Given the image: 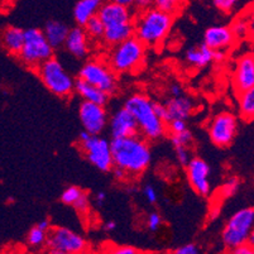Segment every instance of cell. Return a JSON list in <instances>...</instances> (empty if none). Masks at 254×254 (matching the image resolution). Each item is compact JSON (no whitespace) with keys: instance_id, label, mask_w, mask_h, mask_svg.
<instances>
[{"instance_id":"obj_13","label":"cell","mask_w":254,"mask_h":254,"mask_svg":"<svg viewBox=\"0 0 254 254\" xmlns=\"http://www.w3.org/2000/svg\"><path fill=\"white\" fill-rule=\"evenodd\" d=\"M210 166L206 161L200 157H195L186 166V176L189 184L196 193L201 196H207L211 191L210 184Z\"/></svg>"},{"instance_id":"obj_42","label":"cell","mask_w":254,"mask_h":254,"mask_svg":"<svg viewBox=\"0 0 254 254\" xmlns=\"http://www.w3.org/2000/svg\"><path fill=\"white\" fill-rule=\"evenodd\" d=\"M246 17L247 19H248L249 31H251L249 37H251L252 39H254V4L248 9V11L246 13Z\"/></svg>"},{"instance_id":"obj_30","label":"cell","mask_w":254,"mask_h":254,"mask_svg":"<svg viewBox=\"0 0 254 254\" xmlns=\"http://www.w3.org/2000/svg\"><path fill=\"white\" fill-rule=\"evenodd\" d=\"M84 193L85 192L81 189H78V187L76 186H70L61 193V201L64 202V205H72L73 206V205L82 197Z\"/></svg>"},{"instance_id":"obj_29","label":"cell","mask_w":254,"mask_h":254,"mask_svg":"<svg viewBox=\"0 0 254 254\" xmlns=\"http://www.w3.org/2000/svg\"><path fill=\"white\" fill-rule=\"evenodd\" d=\"M230 28H232V32L237 41L247 38V37H249V34H251V31H249V23L246 14L240 15L239 18H237V19L232 23Z\"/></svg>"},{"instance_id":"obj_27","label":"cell","mask_w":254,"mask_h":254,"mask_svg":"<svg viewBox=\"0 0 254 254\" xmlns=\"http://www.w3.org/2000/svg\"><path fill=\"white\" fill-rule=\"evenodd\" d=\"M84 28L86 31L87 36L91 39H94V41H100V39L104 38L105 24H104L99 15H95L91 19H89V22L84 25Z\"/></svg>"},{"instance_id":"obj_49","label":"cell","mask_w":254,"mask_h":254,"mask_svg":"<svg viewBox=\"0 0 254 254\" xmlns=\"http://www.w3.org/2000/svg\"><path fill=\"white\" fill-rule=\"evenodd\" d=\"M113 1L120 4V5H124V6H128V8H131L133 5H135V1H137V0H113Z\"/></svg>"},{"instance_id":"obj_15","label":"cell","mask_w":254,"mask_h":254,"mask_svg":"<svg viewBox=\"0 0 254 254\" xmlns=\"http://www.w3.org/2000/svg\"><path fill=\"white\" fill-rule=\"evenodd\" d=\"M233 86L238 94L254 86V55H244L235 64Z\"/></svg>"},{"instance_id":"obj_44","label":"cell","mask_w":254,"mask_h":254,"mask_svg":"<svg viewBox=\"0 0 254 254\" xmlns=\"http://www.w3.org/2000/svg\"><path fill=\"white\" fill-rule=\"evenodd\" d=\"M112 171L115 179L119 180V181H123V180H127L129 177L128 172L126 170H123L122 167H118V166H114Z\"/></svg>"},{"instance_id":"obj_14","label":"cell","mask_w":254,"mask_h":254,"mask_svg":"<svg viewBox=\"0 0 254 254\" xmlns=\"http://www.w3.org/2000/svg\"><path fill=\"white\" fill-rule=\"evenodd\" d=\"M110 133L113 138L129 137L139 134V127L134 115L131 114L126 106L118 109L109 119Z\"/></svg>"},{"instance_id":"obj_6","label":"cell","mask_w":254,"mask_h":254,"mask_svg":"<svg viewBox=\"0 0 254 254\" xmlns=\"http://www.w3.org/2000/svg\"><path fill=\"white\" fill-rule=\"evenodd\" d=\"M254 229V207H244L238 210L226 221L221 233V242L230 252L248 242L252 230Z\"/></svg>"},{"instance_id":"obj_26","label":"cell","mask_w":254,"mask_h":254,"mask_svg":"<svg viewBox=\"0 0 254 254\" xmlns=\"http://www.w3.org/2000/svg\"><path fill=\"white\" fill-rule=\"evenodd\" d=\"M239 113L247 120L254 119V86L239 94Z\"/></svg>"},{"instance_id":"obj_20","label":"cell","mask_w":254,"mask_h":254,"mask_svg":"<svg viewBox=\"0 0 254 254\" xmlns=\"http://www.w3.org/2000/svg\"><path fill=\"white\" fill-rule=\"evenodd\" d=\"M75 91L82 100L90 101V103L100 104V105H106V103L109 101L110 95L104 90L99 89L95 85L90 84V82L85 81L82 78L78 77L76 80L75 84Z\"/></svg>"},{"instance_id":"obj_24","label":"cell","mask_w":254,"mask_h":254,"mask_svg":"<svg viewBox=\"0 0 254 254\" xmlns=\"http://www.w3.org/2000/svg\"><path fill=\"white\" fill-rule=\"evenodd\" d=\"M43 32H45L51 46L55 50H57V48H61L64 46L70 28L64 22H60V20H48L46 23Z\"/></svg>"},{"instance_id":"obj_23","label":"cell","mask_w":254,"mask_h":254,"mask_svg":"<svg viewBox=\"0 0 254 254\" xmlns=\"http://www.w3.org/2000/svg\"><path fill=\"white\" fill-rule=\"evenodd\" d=\"M185 59H186L187 64H191L192 67L204 68L210 62L214 61V50L202 43L200 46L189 48L185 53Z\"/></svg>"},{"instance_id":"obj_48","label":"cell","mask_w":254,"mask_h":254,"mask_svg":"<svg viewBox=\"0 0 254 254\" xmlns=\"http://www.w3.org/2000/svg\"><path fill=\"white\" fill-rule=\"evenodd\" d=\"M115 229H117V223L113 220L108 221V223H105V225H104V230H105L106 233H112L114 232Z\"/></svg>"},{"instance_id":"obj_28","label":"cell","mask_w":254,"mask_h":254,"mask_svg":"<svg viewBox=\"0 0 254 254\" xmlns=\"http://www.w3.org/2000/svg\"><path fill=\"white\" fill-rule=\"evenodd\" d=\"M47 238H48V232L41 229L38 226H34L29 230L28 237H27V243L29 247L36 249H41L43 246L47 244Z\"/></svg>"},{"instance_id":"obj_16","label":"cell","mask_w":254,"mask_h":254,"mask_svg":"<svg viewBox=\"0 0 254 254\" xmlns=\"http://www.w3.org/2000/svg\"><path fill=\"white\" fill-rule=\"evenodd\" d=\"M98 15L106 27H113L118 24H126V23L133 22V14L130 8L115 3L113 0L105 1L101 5Z\"/></svg>"},{"instance_id":"obj_1","label":"cell","mask_w":254,"mask_h":254,"mask_svg":"<svg viewBox=\"0 0 254 254\" xmlns=\"http://www.w3.org/2000/svg\"><path fill=\"white\" fill-rule=\"evenodd\" d=\"M110 143L114 166L126 170L129 176H138L148 168L152 153L147 138L142 134L113 138Z\"/></svg>"},{"instance_id":"obj_35","label":"cell","mask_w":254,"mask_h":254,"mask_svg":"<svg viewBox=\"0 0 254 254\" xmlns=\"http://www.w3.org/2000/svg\"><path fill=\"white\" fill-rule=\"evenodd\" d=\"M238 1L239 0H212V3L216 6V9L224 11V13H230V11H233V9L235 8Z\"/></svg>"},{"instance_id":"obj_17","label":"cell","mask_w":254,"mask_h":254,"mask_svg":"<svg viewBox=\"0 0 254 254\" xmlns=\"http://www.w3.org/2000/svg\"><path fill=\"white\" fill-rule=\"evenodd\" d=\"M237 41L230 27L214 25L205 31L204 43L214 51L229 50Z\"/></svg>"},{"instance_id":"obj_47","label":"cell","mask_w":254,"mask_h":254,"mask_svg":"<svg viewBox=\"0 0 254 254\" xmlns=\"http://www.w3.org/2000/svg\"><path fill=\"white\" fill-rule=\"evenodd\" d=\"M37 226H38V228H41V229L46 230V232H50L51 230V223H50V220H47V219H43V220L39 221V223L37 224Z\"/></svg>"},{"instance_id":"obj_32","label":"cell","mask_w":254,"mask_h":254,"mask_svg":"<svg viewBox=\"0 0 254 254\" xmlns=\"http://www.w3.org/2000/svg\"><path fill=\"white\" fill-rule=\"evenodd\" d=\"M171 143H172L173 147H177V145H189L192 143V133H191L189 129L181 131V133H176V134H171Z\"/></svg>"},{"instance_id":"obj_5","label":"cell","mask_w":254,"mask_h":254,"mask_svg":"<svg viewBox=\"0 0 254 254\" xmlns=\"http://www.w3.org/2000/svg\"><path fill=\"white\" fill-rule=\"evenodd\" d=\"M41 81L52 94L60 98H68L75 91L76 80L67 72L64 64L52 57L37 68Z\"/></svg>"},{"instance_id":"obj_31","label":"cell","mask_w":254,"mask_h":254,"mask_svg":"<svg viewBox=\"0 0 254 254\" xmlns=\"http://www.w3.org/2000/svg\"><path fill=\"white\" fill-rule=\"evenodd\" d=\"M154 6L173 15L181 8V0H154Z\"/></svg>"},{"instance_id":"obj_46","label":"cell","mask_w":254,"mask_h":254,"mask_svg":"<svg viewBox=\"0 0 254 254\" xmlns=\"http://www.w3.org/2000/svg\"><path fill=\"white\" fill-rule=\"evenodd\" d=\"M113 252L117 254H138L139 253V251L135 248H133V247H118V248Z\"/></svg>"},{"instance_id":"obj_33","label":"cell","mask_w":254,"mask_h":254,"mask_svg":"<svg viewBox=\"0 0 254 254\" xmlns=\"http://www.w3.org/2000/svg\"><path fill=\"white\" fill-rule=\"evenodd\" d=\"M175 152H176L177 161L180 162V165L185 166V167H186V166L190 163L191 159H192L191 158L190 148L186 147V145H177V147H175Z\"/></svg>"},{"instance_id":"obj_41","label":"cell","mask_w":254,"mask_h":254,"mask_svg":"<svg viewBox=\"0 0 254 254\" xmlns=\"http://www.w3.org/2000/svg\"><path fill=\"white\" fill-rule=\"evenodd\" d=\"M168 94L171 95V98H177V96H182L184 94V87L179 82H173L168 87Z\"/></svg>"},{"instance_id":"obj_40","label":"cell","mask_w":254,"mask_h":254,"mask_svg":"<svg viewBox=\"0 0 254 254\" xmlns=\"http://www.w3.org/2000/svg\"><path fill=\"white\" fill-rule=\"evenodd\" d=\"M73 207L76 209V211L78 212H87L89 211V207H90V201H89V197H87L86 193L82 195V197L73 205Z\"/></svg>"},{"instance_id":"obj_52","label":"cell","mask_w":254,"mask_h":254,"mask_svg":"<svg viewBox=\"0 0 254 254\" xmlns=\"http://www.w3.org/2000/svg\"><path fill=\"white\" fill-rule=\"evenodd\" d=\"M247 243H248V244H251V247H252V248L254 249V229L252 230V233H251V235H249V238H248V242H247Z\"/></svg>"},{"instance_id":"obj_18","label":"cell","mask_w":254,"mask_h":254,"mask_svg":"<svg viewBox=\"0 0 254 254\" xmlns=\"http://www.w3.org/2000/svg\"><path fill=\"white\" fill-rule=\"evenodd\" d=\"M89 38L82 25L70 28L67 39L64 42V50L75 59H85L89 53Z\"/></svg>"},{"instance_id":"obj_25","label":"cell","mask_w":254,"mask_h":254,"mask_svg":"<svg viewBox=\"0 0 254 254\" xmlns=\"http://www.w3.org/2000/svg\"><path fill=\"white\" fill-rule=\"evenodd\" d=\"M134 36V23H126V24H118L113 27H106L105 33H104V43L108 46L119 45L124 42L126 39Z\"/></svg>"},{"instance_id":"obj_50","label":"cell","mask_w":254,"mask_h":254,"mask_svg":"<svg viewBox=\"0 0 254 254\" xmlns=\"http://www.w3.org/2000/svg\"><path fill=\"white\" fill-rule=\"evenodd\" d=\"M95 200H96V204L103 205L104 202H105V200H106V193L104 192V191H100V192L96 193Z\"/></svg>"},{"instance_id":"obj_51","label":"cell","mask_w":254,"mask_h":254,"mask_svg":"<svg viewBox=\"0 0 254 254\" xmlns=\"http://www.w3.org/2000/svg\"><path fill=\"white\" fill-rule=\"evenodd\" d=\"M225 51H214V61H223Z\"/></svg>"},{"instance_id":"obj_7","label":"cell","mask_w":254,"mask_h":254,"mask_svg":"<svg viewBox=\"0 0 254 254\" xmlns=\"http://www.w3.org/2000/svg\"><path fill=\"white\" fill-rule=\"evenodd\" d=\"M55 48L48 42L45 32L38 28L25 31L24 46L19 53V60L29 68H38L53 57Z\"/></svg>"},{"instance_id":"obj_4","label":"cell","mask_w":254,"mask_h":254,"mask_svg":"<svg viewBox=\"0 0 254 254\" xmlns=\"http://www.w3.org/2000/svg\"><path fill=\"white\" fill-rule=\"evenodd\" d=\"M147 46L133 36L124 42L114 46L108 57V64L117 73L134 72L142 66Z\"/></svg>"},{"instance_id":"obj_36","label":"cell","mask_w":254,"mask_h":254,"mask_svg":"<svg viewBox=\"0 0 254 254\" xmlns=\"http://www.w3.org/2000/svg\"><path fill=\"white\" fill-rule=\"evenodd\" d=\"M168 130L171 131V134H176V133H181V131L186 130L187 124L186 120L184 119H173L167 123Z\"/></svg>"},{"instance_id":"obj_53","label":"cell","mask_w":254,"mask_h":254,"mask_svg":"<svg viewBox=\"0 0 254 254\" xmlns=\"http://www.w3.org/2000/svg\"><path fill=\"white\" fill-rule=\"evenodd\" d=\"M6 3H13V1H17V0H4Z\"/></svg>"},{"instance_id":"obj_38","label":"cell","mask_w":254,"mask_h":254,"mask_svg":"<svg viewBox=\"0 0 254 254\" xmlns=\"http://www.w3.org/2000/svg\"><path fill=\"white\" fill-rule=\"evenodd\" d=\"M143 196H144V198L147 200V202H149V204H156L157 202V192L156 190H154V187L152 186V185H145L144 189H143Z\"/></svg>"},{"instance_id":"obj_22","label":"cell","mask_w":254,"mask_h":254,"mask_svg":"<svg viewBox=\"0 0 254 254\" xmlns=\"http://www.w3.org/2000/svg\"><path fill=\"white\" fill-rule=\"evenodd\" d=\"M25 39V31L14 27V25H9L4 29L3 32V47L9 55L11 56H19L20 51L24 46Z\"/></svg>"},{"instance_id":"obj_39","label":"cell","mask_w":254,"mask_h":254,"mask_svg":"<svg viewBox=\"0 0 254 254\" xmlns=\"http://www.w3.org/2000/svg\"><path fill=\"white\" fill-rule=\"evenodd\" d=\"M200 248H198L196 244L193 243H187V244H184V246L179 247V248L175 251V253L176 254H198L200 253Z\"/></svg>"},{"instance_id":"obj_10","label":"cell","mask_w":254,"mask_h":254,"mask_svg":"<svg viewBox=\"0 0 254 254\" xmlns=\"http://www.w3.org/2000/svg\"><path fill=\"white\" fill-rule=\"evenodd\" d=\"M86 159L101 172H109L114 167L112 143L100 135H90L89 139L80 142Z\"/></svg>"},{"instance_id":"obj_19","label":"cell","mask_w":254,"mask_h":254,"mask_svg":"<svg viewBox=\"0 0 254 254\" xmlns=\"http://www.w3.org/2000/svg\"><path fill=\"white\" fill-rule=\"evenodd\" d=\"M166 123L173 119H184L190 118L195 109V103L191 98L186 95L170 98L166 100Z\"/></svg>"},{"instance_id":"obj_37","label":"cell","mask_w":254,"mask_h":254,"mask_svg":"<svg viewBox=\"0 0 254 254\" xmlns=\"http://www.w3.org/2000/svg\"><path fill=\"white\" fill-rule=\"evenodd\" d=\"M148 229L151 232H157L162 225V216L159 215L158 212H152L148 216Z\"/></svg>"},{"instance_id":"obj_8","label":"cell","mask_w":254,"mask_h":254,"mask_svg":"<svg viewBox=\"0 0 254 254\" xmlns=\"http://www.w3.org/2000/svg\"><path fill=\"white\" fill-rule=\"evenodd\" d=\"M115 71L109 64L100 60H89L78 71V77L95 85L99 89L104 90L109 95H113L118 90V80Z\"/></svg>"},{"instance_id":"obj_9","label":"cell","mask_w":254,"mask_h":254,"mask_svg":"<svg viewBox=\"0 0 254 254\" xmlns=\"http://www.w3.org/2000/svg\"><path fill=\"white\" fill-rule=\"evenodd\" d=\"M48 252L53 254H77L87 249V243L82 235L72 232L68 228L59 226L51 228L48 232Z\"/></svg>"},{"instance_id":"obj_45","label":"cell","mask_w":254,"mask_h":254,"mask_svg":"<svg viewBox=\"0 0 254 254\" xmlns=\"http://www.w3.org/2000/svg\"><path fill=\"white\" fill-rule=\"evenodd\" d=\"M134 6L139 10H147V9L154 6V0H137Z\"/></svg>"},{"instance_id":"obj_12","label":"cell","mask_w":254,"mask_h":254,"mask_svg":"<svg viewBox=\"0 0 254 254\" xmlns=\"http://www.w3.org/2000/svg\"><path fill=\"white\" fill-rule=\"evenodd\" d=\"M78 118L85 130L92 135H100L108 126V114L100 104L84 100L78 106Z\"/></svg>"},{"instance_id":"obj_21","label":"cell","mask_w":254,"mask_h":254,"mask_svg":"<svg viewBox=\"0 0 254 254\" xmlns=\"http://www.w3.org/2000/svg\"><path fill=\"white\" fill-rule=\"evenodd\" d=\"M105 3V0H78L73 8V19L77 25L84 27L89 19L98 15L101 5Z\"/></svg>"},{"instance_id":"obj_2","label":"cell","mask_w":254,"mask_h":254,"mask_svg":"<svg viewBox=\"0 0 254 254\" xmlns=\"http://www.w3.org/2000/svg\"><path fill=\"white\" fill-rule=\"evenodd\" d=\"M127 109L134 115L139 127V133L149 140L162 138L167 123L156 112V103L144 94H133L124 103Z\"/></svg>"},{"instance_id":"obj_43","label":"cell","mask_w":254,"mask_h":254,"mask_svg":"<svg viewBox=\"0 0 254 254\" xmlns=\"http://www.w3.org/2000/svg\"><path fill=\"white\" fill-rule=\"evenodd\" d=\"M232 253H234V254H254V249L252 248L251 244L244 243V244H240L239 247H237V248L233 249Z\"/></svg>"},{"instance_id":"obj_34","label":"cell","mask_w":254,"mask_h":254,"mask_svg":"<svg viewBox=\"0 0 254 254\" xmlns=\"http://www.w3.org/2000/svg\"><path fill=\"white\" fill-rule=\"evenodd\" d=\"M239 180L235 179V177H233V179L228 180V181L225 182V184L223 185V187H221V191H223V195L226 196V197H229V196H233L235 192L238 191V189H239Z\"/></svg>"},{"instance_id":"obj_3","label":"cell","mask_w":254,"mask_h":254,"mask_svg":"<svg viewBox=\"0 0 254 254\" xmlns=\"http://www.w3.org/2000/svg\"><path fill=\"white\" fill-rule=\"evenodd\" d=\"M172 24V14L153 6L143 10V13L135 18L134 36H137L147 47H154L162 43L170 33Z\"/></svg>"},{"instance_id":"obj_11","label":"cell","mask_w":254,"mask_h":254,"mask_svg":"<svg viewBox=\"0 0 254 254\" xmlns=\"http://www.w3.org/2000/svg\"><path fill=\"white\" fill-rule=\"evenodd\" d=\"M237 118L232 113H219L212 118L207 126L210 140L218 147H228L232 144L237 134Z\"/></svg>"}]
</instances>
